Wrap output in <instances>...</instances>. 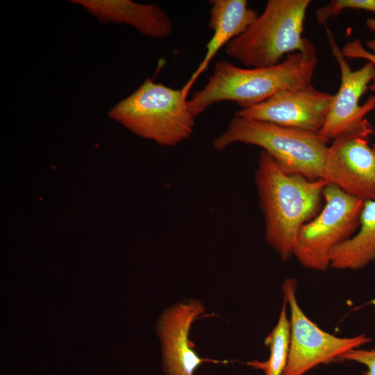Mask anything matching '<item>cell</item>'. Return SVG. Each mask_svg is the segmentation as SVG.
Here are the masks:
<instances>
[{
    "label": "cell",
    "instance_id": "8fae6325",
    "mask_svg": "<svg viewBox=\"0 0 375 375\" xmlns=\"http://www.w3.org/2000/svg\"><path fill=\"white\" fill-rule=\"evenodd\" d=\"M205 311L198 299H187L167 308L160 315L156 331L161 344L165 375H194L204 362L226 363L201 358L189 339L192 324Z\"/></svg>",
    "mask_w": 375,
    "mask_h": 375
},
{
    "label": "cell",
    "instance_id": "9c48e42d",
    "mask_svg": "<svg viewBox=\"0 0 375 375\" xmlns=\"http://www.w3.org/2000/svg\"><path fill=\"white\" fill-rule=\"evenodd\" d=\"M324 26L332 55L339 65L341 73L340 88L334 94L331 109L319 131L330 140L369 124L365 116L375 108V95L371 96L362 106L359 105V101L375 77V65L367 61L361 68L352 70L326 24Z\"/></svg>",
    "mask_w": 375,
    "mask_h": 375
},
{
    "label": "cell",
    "instance_id": "7a4b0ae2",
    "mask_svg": "<svg viewBox=\"0 0 375 375\" xmlns=\"http://www.w3.org/2000/svg\"><path fill=\"white\" fill-rule=\"evenodd\" d=\"M317 62L312 44L306 51L290 53L270 67L243 69L219 60L205 87L188 100L189 109L196 117L211 105L224 101H234L242 108L251 107L278 92L310 85Z\"/></svg>",
    "mask_w": 375,
    "mask_h": 375
},
{
    "label": "cell",
    "instance_id": "7c38bea8",
    "mask_svg": "<svg viewBox=\"0 0 375 375\" xmlns=\"http://www.w3.org/2000/svg\"><path fill=\"white\" fill-rule=\"evenodd\" d=\"M103 22L133 26L146 36L164 39L173 30L166 12L156 3H140L130 0H73Z\"/></svg>",
    "mask_w": 375,
    "mask_h": 375
},
{
    "label": "cell",
    "instance_id": "ac0fdd59",
    "mask_svg": "<svg viewBox=\"0 0 375 375\" xmlns=\"http://www.w3.org/2000/svg\"><path fill=\"white\" fill-rule=\"evenodd\" d=\"M339 359L362 363L368 369L363 375H375V349L369 350L353 349L341 355Z\"/></svg>",
    "mask_w": 375,
    "mask_h": 375
},
{
    "label": "cell",
    "instance_id": "8992f818",
    "mask_svg": "<svg viewBox=\"0 0 375 375\" xmlns=\"http://www.w3.org/2000/svg\"><path fill=\"white\" fill-rule=\"evenodd\" d=\"M322 195V212L301 226L293 253L302 266L319 272L330 267L331 251L359 228L364 203L333 184L328 183Z\"/></svg>",
    "mask_w": 375,
    "mask_h": 375
},
{
    "label": "cell",
    "instance_id": "6da1fadb",
    "mask_svg": "<svg viewBox=\"0 0 375 375\" xmlns=\"http://www.w3.org/2000/svg\"><path fill=\"white\" fill-rule=\"evenodd\" d=\"M255 182L265 219L266 242L282 261H287L293 255L301 226L317 212L328 183L324 179L285 174L265 151L258 160Z\"/></svg>",
    "mask_w": 375,
    "mask_h": 375
},
{
    "label": "cell",
    "instance_id": "ba28073f",
    "mask_svg": "<svg viewBox=\"0 0 375 375\" xmlns=\"http://www.w3.org/2000/svg\"><path fill=\"white\" fill-rule=\"evenodd\" d=\"M371 125L333 140L324 162V180L363 201L375 200V148L369 144Z\"/></svg>",
    "mask_w": 375,
    "mask_h": 375
},
{
    "label": "cell",
    "instance_id": "d6986e66",
    "mask_svg": "<svg viewBox=\"0 0 375 375\" xmlns=\"http://www.w3.org/2000/svg\"><path fill=\"white\" fill-rule=\"evenodd\" d=\"M366 24L368 28L372 31H375V19L369 18L366 20ZM366 45L371 50V52L375 54V39L370 40L366 42Z\"/></svg>",
    "mask_w": 375,
    "mask_h": 375
},
{
    "label": "cell",
    "instance_id": "30bf717a",
    "mask_svg": "<svg viewBox=\"0 0 375 375\" xmlns=\"http://www.w3.org/2000/svg\"><path fill=\"white\" fill-rule=\"evenodd\" d=\"M334 100L311 84L278 92L267 99L238 110L235 116L280 126L319 132Z\"/></svg>",
    "mask_w": 375,
    "mask_h": 375
},
{
    "label": "cell",
    "instance_id": "e0dca14e",
    "mask_svg": "<svg viewBox=\"0 0 375 375\" xmlns=\"http://www.w3.org/2000/svg\"><path fill=\"white\" fill-rule=\"evenodd\" d=\"M341 51L344 58L365 59L375 65V54L367 51L359 39H354L348 42L341 49ZM369 89L372 92H375V77L372 80V83L369 85Z\"/></svg>",
    "mask_w": 375,
    "mask_h": 375
},
{
    "label": "cell",
    "instance_id": "52a82bcc",
    "mask_svg": "<svg viewBox=\"0 0 375 375\" xmlns=\"http://www.w3.org/2000/svg\"><path fill=\"white\" fill-rule=\"evenodd\" d=\"M294 279L282 285L290 308V336L288 361L282 375H304L318 365L327 363L372 341L365 334L340 338L321 329L303 312L296 297Z\"/></svg>",
    "mask_w": 375,
    "mask_h": 375
},
{
    "label": "cell",
    "instance_id": "277c9868",
    "mask_svg": "<svg viewBox=\"0 0 375 375\" xmlns=\"http://www.w3.org/2000/svg\"><path fill=\"white\" fill-rule=\"evenodd\" d=\"M108 115L138 136L165 147L188 140L195 126L182 90L150 78L115 104Z\"/></svg>",
    "mask_w": 375,
    "mask_h": 375
},
{
    "label": "cell",
    "instance_id": "2e32d148",
    "mask_svg": "<svg viewBox=\"0 0 375 375\" xmlns=\"http://www.w3.org/2000/svg\"><path fill=\"white\" fill-rule=\"evenodd\" d=\"M345 9L362 10L375 13V0H333L316 11L318 24H326L327 20L339 15Z\"/></svg>",
    "mask_w": 375,
    "mask_h": 375
},
{
    "label": "cell",
    "instance_id": "4fadbf2b",
    "mask_svg": "<svg viewBox=\"0 0 375 375\" xmlns=\"http://www.w3.org/2000/svg\"><path fill=\"white\" fill-rule=\"evenodd\" d=\"M208 26L213 35L206 44L203 60L181 89L188 94L197 78L205 72L219 50L243 33L257 19L256 10L248 7L246 0H212Z\"/></svg>",
    "mask_w": 375,
    "mask_h": 375
},
{
    "label": "cell",
    "instance_id": "9a60e30c",
    "mask_svg": "<svg viewBox=\"0 0 375 375\" xmlns=\"http://www.w3.org/2000/svg\"><path fill=\"white\" fill-rule=\"evenodd\" d=\"M287 306V301L283 298L277 324L265 338V344L269 349V358L266 361L251 360L247 362L249 366L262 370L265 375H282L287 364L290 336Z\"/></svg>",
    "mask_w": 375,
    "mask_h": 375
},
{
    "label": "cell",
    "instance_id": "3957f363",
    "mask_svg": "<svg viewBox=\"0 0 375 375\" xmlns=\"http://www.w3.org/2000/svg\"><path fill=\"white\" fill-rule=\"evenodd\" d=\"M328 142L319 132L234 116L212 145L218 151L236 142L256 145L268 153L285 174L317 180L324 179Z\"/></svg>",
    "mask_w": 375,
    "mask_h": 375
},
{
    "label": "cell",
    "instance_id": "5bb4252c",
    "mask_svg": "<svg viewBox=\"0 0 375 375\" xmlns=\"http://www.w3.org/2000/svg\"><path fill=\"white\" fill-rule=\"evenodd\" d=\"M375 261V200L364 201L359 230L335 247L330 254V267L360 269Z\"/></svg>",
    "mask_w": 375,
    "mask_h": 375
},
{
    "label": "cell",
    "instance_id": "5b68a950",
    "mask_svg": "<svg viewBox=\"0 0 375 375\" xmlns=\"http://www.w3.org/2000/svg\"><path fill=\"white\" fill-rule=\"evenodd\" d=\"M310 3L269 0L253 23L227 44V54L253 68L273 66L290 53L306 51L312 43L302 33Z\"/></svg>",
    "mask_w": 375,
    "mask_h": 375
}]
</instances>
